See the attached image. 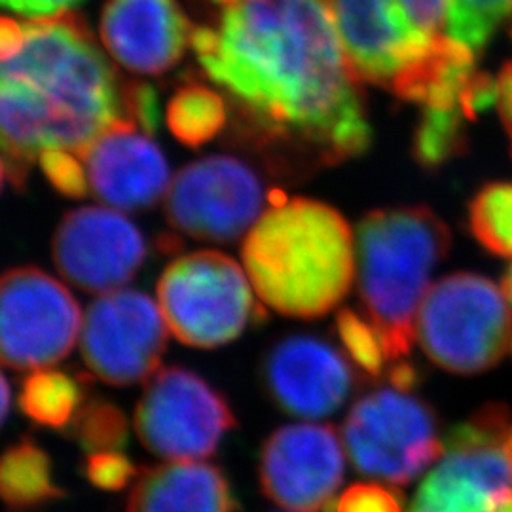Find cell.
I'll return each instance as SVG.
<instances>
[{
  "mask_svg": "<svg viewBox=\"0 0 512 512\" xmlns=\"http://www.w3.org/2000/svg\"><path fill=\"white\" fill-rule=\"evenodd\" d=\"M389 380L393 384V389L401 393H412L414 389L420 387L423 378L418 366L408 361H395L389 370Z\"/></svg>",
  "mask_w": 512,
  "mask_h": 512,
  "instance_id": "836d02e7",
  "label": "cell"
},
{
  "mask_svg": "<svg viewBox=\"0 0 512 512\" xmlns=\"http://www.w3.org/2000/svg\"><path fill=\"white\" fill-rule=\"evenodd\" d=\"M361 80L412 103L446 37L450 0H332Z\"/></svg>",
  "mask_w": 512,
  "mask_h": 512,
  "instance_id": "5b68a950",
  "label": "cell"
},
{
  "mask_svg": "<svg viewBox=\"0 0 512 512\" xmlns=\"http://www.w3.org/2000/svg\"><path fill=\"white\" fill-rule=\"evenodd\" d=\"M150 133L131 120H118L82 152L90 190L122 211H143L160 202L169 186V167Z\"/></svg>",
  "mask_w": 512,
  "mask_h": 512,
  "instance_id": "2e32d148",
  "label": "cell"
},
{
  "mask_svg": "<svg viewBox=\"0 0 512 512\" xmlns=\"http://www.w3.org/2000/svg\"><path fill=\"white\" fill-rule=\"evenodd\" d=\"M238 503L219 467L169 461L139 471L128 512H236Z\"/></svg>",
  "mask_w": 512,
  "mask_h": 512,
  "instance_id": "ac0fdd59",
  "label": "cell"
},
{
  "mask_svg": "<svg viewBox=\"0 0 512 512\" xmlns=\"http://www.w3.org/2000/svg\"><path fill=\"white\" fill-rule=\"evenodd\" d=\"M505 450H507V454H509L512 459V425L509 427V433H507V437H505Z\"/></svg>",
  "mask_w": 512,
  "mask_h": 512,
  "instance_id": "74e56055",
  "label": "cell"
},
{
  "mask_svg": "<svg viewBox=\"0 0 512 512\" xmlns=\"http://www.w3.org/2000/svg\"><path fill=\"white\" fill-rule=\"evenodd\" d=\"M80 336L86 365L110 385L148 380L167 348L160 306L148 294L131 289L99 294L86 310Z\"/></svg>",
  "mask_w": 512,
  "mask_h": 512,
  "instance_id": "7c38bea8",
  "label": "cell"
},
{
  "mask_svg": "<svg viewBox=\"0 0 512 512\" xmlns=\"http://www.w3.org/2000/svg\"><path fill=\"white\" fill-rule=\"evenodd\" d=\"M4 179L21 188L44 152L82 156L118 120L137 122L147 84L124 82L73 12L0 27Z\"/></svg>",
  "mask_w": 512,
  "mask_h": 512,
  "instance_id": "7a4b0ae2",
  "label": "cell"
},
{
  "mask_svg": "<svg viewBox=\"0 0 512 512\" xmlns=\"http://www.w3.org/2000/svg\"><path fill=\"white\" fill-rule=\"evenodd\" d=\"M192 35L194 25L177 0H109L103 8V44L131 73L173 69Z\"/></svg>",
  "mask_w": 512,
  "mask_h": 512,
  "instance_id": "e0dca14e",
  "label": "cell"
},
{
  "mask_svg": "<svg viewBox=\"0 0 512 512\" xmlns=\"http://www.w3.org/2000/svg\"><path fill=\"white\" fill-rule=\"evenodd\" d=\"M167 124L184 145L202 147L226 124V105L217 93L192 84L171 99Z\"/></svg>",
  "mask_w": 512,
  "mask_h": 512,
  "instance_id": "603a6c76",
  "label": "cell"
},
{
  "mask_svg": "<svg viewBox=\"0 0 512 512\" xmlns=\"http://www.w3.org/2000/svg\"><path fill=\"white\" fill-rule=\"evenodd\" d=\"M342 440L357 473L391 486L410 484L444 452L433 406L397 389L368 393L353 404Z\"/></svg>",
  "mask_w": 512,
  "mask_h": 512,
  "instance_id": "ba28073f",
  "label": "cell"
},
{
  "mask_svg": "<svg viewBox=\"0 0 512 512\" xmlns=\"http://www.w3.org/2000/svg\"><path fill=\"white\" fill-rule=\"evenodd\" d=\"M0 494L10 512L35 511L65 492L52 480L50 458L37 444L23 440L8 448L0 465Z\"/></svg>",
  "mask_w": 512,
  "mask_h": 512,
  "instance_id": "ffe728a7",
  "label": "cell"
},
{
  "mask_svg": "<svg viewBox=\"0 0 512 512\" xmlns=\"http://www.w3.org/2000/svg\"><path fill=\"white\" fill-rule=\"evenodd\" d=\"M511 348H512V344H511Z\"/></svg>",
  "mask_w": 512,
  "mask_h": 512,
  "instance_id": "ab89813d",
  "label": "cell"
},
{
  "mask_svg": "<svg viewBox=\"0 0 512 512\" xmlns=\"http://www.w3.org/2000/svg\"><path fill=\"white\" fill-rule=\"evenodd\" d=\"M8 412H10V385L6 378H2V420H6Z\"/></svg>",
  "mask_w": 512,
  "mask_h": 512,
  "instance_id": "d590c367",
  "label": "cell"
},
{
  "mask_svg": "<svg viewBox=\"0 0 512 512\" xmlns=\"http://www.w3.org/2000/svg\"><path fill=\"white\" fill-rule=\"evenodd\" d=\"M418 342L431 363L452 374L488 372L512 344L509 300L484 275H446L421 304Z\"/></svg>",
  "mask_w": 512,
  "mask_h": 512,
  "instance_id": "8992f818",
  "label": "cell"
},
{
  "mask_svg": "<svg viewBox=\"0 0 512 512\" xmlns=\"http://www.w3.org/2000/svg\"><path fill=\"white\" fill-rule=\"evenodd\" d=\"M84 473L93 486L101 490H122L131 478H137L139 471L126 456L118 452H97L90 454L84 465Z\"/></svg>",
  "mask_w": 512,
  "mask_h": 512,
  "instance_id": "f1b7e54d",
  "label": "cell"
},
{
  "mask_svg": "<svg viewBox=\"0 0 512 512\" xmlns=\"http://www.w3.org/2000/svg\"><path fill=\"white\" fill-rule=\"evenodd\" d=\"M57 272L84 293L105 294L129 283L147 258L141 230L107 207H82L55 230Z\"/></svg>",
  "mask_w": 512,
  "mask_h": 512,
  "instance_id": "5bb4252c",
  "label": "cell"
},
{
  "mask_svg": "<svg viewBox=\"0 0 512 512\" xmlns=\"http://www.w3.org/2000/svg\"><path fill=\"white\" fill-rule=\"evenodd\" d=\"M511 38H512V27H511Z\"/></svg>",
  "mask_w": 512,
  "mask_h": 512,
  "instance_id": "f35d334b",
  "label": "cell"
},
{
  "mask_svg": "<svg viewBox=\"0 0 512 512\" xmlns=\"http://www.w3.org/2000/svg\"><path fill=\"white\" fill-rule=\"evenodd\" d=\"M84 389L80 382L57 370H37L21 387L19 406L25 416L40 425L61 429L82 408Z\"/></svg>",
  "mask_w": 512,
  "mask_h": 512,
  "instance_id": "44dd1931",
  "label": "cell"
},
{
  "mask_svg": "<svg viewBox=\"0 0 512 512\" xmlns=\"http://www.w3.org/2000/svg\"><path fill=\"white\" fill-rule=\"evenodd\" d=\"M344 446L330 425L298 423L277 429L260 452L262 492L293 512H336L344 482Z\"/></svg>",
  "mask_w": 512,
  "mask_h": 512,
  "instance_id": "4fadbf2b",
  "label": "cell"
},
{
  "mask_svg": "<svg viewBox=\"0 0 512 512\" xmlns=\"http://www.w3.org/2000/svg\"><path fill=\"white\" fill-rule=\"evenodd\" d=\"M488 512H512V486L501 488L492 494Z\"/></svg>",
  "mask_w": 512,
  "mask_h": 512,
  "instance_id": "e575fe53",
  "label": "cell"
},
{
  "mask_svg": "<svg viewBox=\"0 0 512 512\" xmlns=\"http://www.w3.org/2000/svg\"><path fill=\"white\" fill-rule=\"evenodd\" d=\"M501 285H503V293H505V296H507L509 304H512V264L509 266V268H507V270H505Z\"/></svg>",
  "mask_w": 512,
  "mask_h": 512,
  "instance_id": "8d00e7d4",
  "label": "cell"
},
{
  "mask_svg": "<svg viewBox=\"0 0 512 512\" xmlns=\"http://www.w3.org/2000/svg\"><path fill=\"white\" fill-rule=\"evenodd\" d=\"M512 16V0H450L448 33L480 54Z\"/></svg>",
  "mask_w": 512,
  "mask_h": 512,
  "instance_id": "d4e9b609",
  "label": "cell"
},
{
  "mask_svg": "<svg viewBox=\"0 0 512 512\" xmlns=\"http://www.w3.org/2000/svg\"><path fill=\"white\" fill-rule=\"evenodd\" d=\"M497 112L501 126L509 141V154L512 158V59L507 61L497 76Z\"/></svg>",
  "mask_w": 512,
  "mask_h": 512,
  "instance_id": "d6a6232c",
  "label": "cell"
},
{
  "mask_svg": "<svg viewBox=\"0 0 512 512\" xmlns=\"http://www.w3.org/2000/svg\"><path fill=\"white\" fill-rule=\"evenodd\" d=\"M469 230L476 243L499 258H512V183L484 184L469 202Z\"/></svg>",
  "mask_w": 512,
  "mask_h": 512,
  "instance_id": "cb8c5ba5",
  "label": "cell"
},
{
  "mask_svg": "<svg viewBox=\"0 0 512 512\" xmlns=\"http://www.w3.org/2000/svg\"><path fill=\"white\" fill-rule=\"evenodd\" d=\"M452 245L450 228L427 205L376 209L357 226V285L387 361L406 357L418 340V315L429 279Z\"/></svg>",
  "mask_w": 512,
  "mask_h": 512,
  "instance_id": "277c9868",
  "label": "cell"
},
{
  "mask_svg": "<svg viewBox=\"0 0 512 512\" xmlns=\"http://www.w3.org/2000/svg\"><path fill=\"white\" fill-rule=\"evenodd\" d=\"M40 167L46 179L54 184L55 190L67 198H86L90 192V183L86 167L80 156L73 152L52 150L44 152L40 158Z\"/></svg>",
  "mask_w": 512,
  "mask_h": 512,
  "instance_id": "83f0119b",
  "label": "cell"
},
{
  "mask_svg": "<svg viewBox=\"0 0 512 512\" xmlns=\"http://www.w3.org/2000/svg\"><path fill=\"white\" fill-rule=\"evenodd\" d=\"M71 433L88 454L118 452L128 444V420L118 406L93 399L74 416Z\"/></svg>",
  "mask_w": 512,
  "mask_h": 512,
  "instance_id": "484cf974",
  "label": "cell"
},
{
  "mask_svg": "<svg viewBox=\"0 0 512 512\" xmlns=\"http://www.w3.org/2000/svg\"><path fill=\"white\" fill-rule=\"evenodd\" d=\"M494 492L463 454L444 452V459L421 482L410 512H488Z\"/></svg>",
  "mask_w": 512,
  "mask_h": 512,
  "instance_id": "d6986e66",
  "label": "cell"
},
{
  "mask_svg": "<svg viewBox=\"0 0 512 512\" xmlns=\"http://www.w3.org/2000/svg\"><path fill=\"white\" fill-rule=\"evenodd\" d=\"M336 330L351 361L370 378H380L384 372L387 353L376 327L372 323H366L355 311L344 308L336 315Z\"/></svg>",
  "mask_w": 512,
  "mask_h": 512,
  "instance_id": "4316f807",
  "label": "cell"
},
{
  "mask_svg": "<svg viewBox=\"0 0 512 512\" xmlns=\"http://www.w3.org/2000/svg\"><path fill=\"white\" fill-rule=\"evenodd\" d=\"M84 317L71 291L35 266L8 270L0 283L2 365L40 370L65 359Z\"/></svg>",
  "mask_w": 512,
  "mask_h": 512,
  "instance_id": "30bf717a",
  "label": "cell"
},
{
  "mask_svg": "<svg viewBox=\"0 0 512 512\" xmlns=\"http://www.w3.org/2000/svg\"><path fill=\"white\" fill-rule=\"evenodd\" d=\"M236 418L217 389L192 370L167 366L148 378L135 410V433L167 461H198L217 452Z\"/></svg>",
  "mask_w": 512,
  "mask_h": 512,
  "instance_id": "9c48e42d",
  "label": "cell"
},
{
  "mask_svg": "<svg viewBox=\"0 0 512 512\" xmlns=\"http://www.w3.org/2000/svg\"><path fill=\"white\" fill-rule=\"evenodd\" d=\"M251 285L234 258L198 251L165 268L158 281V306L181 344L219 348L236 340L258 315Z\"/></svg>",
  "mask_w": 512,
  "mask_h": 512,
  "instance_id": "52a82bcc",
  "label": "cell"
},
{
  "mask_svg": "<svg viewBox=\"0 0 512 512\" xmlns=\"http://www.w3.org/2000/svg\"><path fill=\"white\" fill-rule=\"evenodd\" d=\"M266 203L255 171L234 156H209L186 165L167 190L165 213L190 238L232 243L258 219Z\"/></svg>",
  "mask_w": 512,
  "mask_h": 512,
  "instance_id": "8fae6325",
  "label": "cell"
},
{
  "mask_svg": "<svg viewBox=\"0 0 512 512\" xmlns=\"http://www.w3.org/2000/svg\"><path fill=\"white\" fill-rule=\"evenodd\" d=\"M241 255L260 300L294 319H317L334 310L357 268L346 219L308 198L277 200L247 234Z\"/></svg>",
  "mask_w": 512,
  "mask_h": 512,
  "instance_id": "3957f363",
  "label": "cell"
},
{
  "mask_svg": "<svg viewBox=\"0 0 512 512\" xmlns=\"http://www.w3.org/2000/svg\"><path fill=\"white\" fill-rule=\"evenodd\" d=\"M346 357L325 340L298 334L277 342L262 363V382L283 412L296 418H327L355 387Z\"/></svg>",
  "mask_w": 512,
  "mask_h": 512,
  "instance_id": "9a60e30c",
  "label": "cell"
},
{
  "mask_svg": "<svg viewBox=\"0 0 512 512\" xmlns=\"http://www.w3.org/2000/svg\"><path fill=\"white\" fill-rule=\"evenodd\" d=\"M469 122L461 109L421 110L420 122L412 137V158L416 164L437 171L469 152Z\"/></svg>",
  "mask_w": 512,
  "mask_h": 512,
  "instance_id": "7402d4cb",
  "label": "cell"
},
{
  "mask_svg": "<svg viewBox=\"0 0 512 512\" xmlns=\"http://www.w3.org/2000/svg\"><path fill=\"white\" fill-rule=\"evenodd\" d=\"M192 48L275 162L311 171L372 145L332 0H200Z\"/></svg>",
  "mask_w": 512,
  "mask_h": 512,
  "instance_id": "6da1fadb",
  "label": "cell"
},
{
  "mask_svg": "<svg viewBox=\"0 0 512 512\" xmlns=\"http://www.w3.org/2000/svg\"><path fill=\"white\" fill-rule=\"evenodd\" d=\"M86 0H2L4 8L27 18H55L69 14Z\"/></svg>",
  "mask_w": 512,
  "mask_h": 512,
  "instance_id": "1f68e13d",
  "label": "cell"
},
{
  "mask_svg": "<svg viewBox=\"0 0 512 512\" xmlns=\"http://www.w3.org/2000/svg\"><path fill=\"white\" fill-rule=\"evenodd\" d=\"M497 103V80L490 73L475 71L461 92V110L469 122H475L480 114L492 109Z\"/></svg>",
  "mask_w": 512,
  "mask_h": 512,
  "instance_id": "4dcf8cb0",
  "label": "cell"
},
{
  "mask_svg": "<svg viewBox=\"0 0 512 512\" xmlns=\"http://www.w3.org/2000/svg\"><path fill=\"white\" fill-rule=\"evenodd\" d=\"M336 512H403V495L378 484H353L338 499Z\"/></svg>",
  "mask_w": 512,
  "mask_h": 512,
  "instance_id": "f546056e",
  "label": "cell"
}]
</instances>
